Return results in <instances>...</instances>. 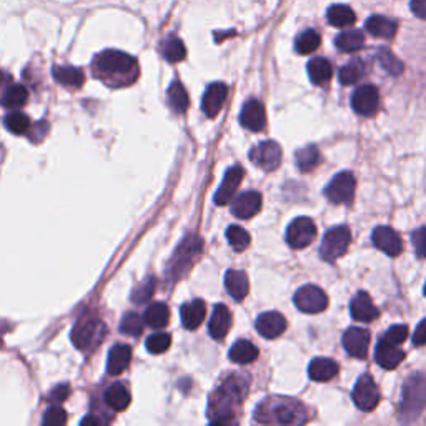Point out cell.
<instances>
[{
  "instance_id": "cell-20",
  "label": "cell",
  "mask_w": 426,
  "mask_h": 426,
  "mask_svg": "<svg viewBox=\"0 0 426 426\" xmlns=\"http://www.w3.org/2000/svg\"><path fill=\"white\" fill-rule=\"evenodd\" d=\"M350 312H352L353 320L363 321V323H371L380 315L378 308L375 307L373 300L366 291H358L352 303H350Z\"/></svg>"
},
{
  "instance_id": "cell-46",
  "label": "cell",
  "mask_w": 426,
  "mask_h": 426,
  "mask_svg": "<svg viewBox=\"0 0 426 426\" xmlns=\"http://www.w3.org/2000/svg\"><path fill=\"white\" fill-rule=\"evenodd\" d=\"M172 345V336L169 333H153L147 340V350L153 355L165 353Z\"/></svg>"
},
{
  "instance_id": "cell-49",
  "label": "cell",
  "mask_w": 426,
  "mask_h": 426,
  "mask_svg": "<svg viewBox=\"0 0 426 426\" xmlns=\"http://www.w3.org/2000/svg\"><path fill=\"white\" fill-rule=\"evenodd\" d=\"M44 425H52V426H62L67 423V413L62 410L60 407H53L49 408L47 413L44 415V420H42Z\"/></svg>"
},
{
  "instance_id": "cell-18",
  "label": "cell",
  "mask_w": 426,
  "mask_h": 426,
  "mask_svg": "<svg viewBox=\"0 0 426 426\" xmlns=\"http://www.w3.org/2000/svg\"><path fill=\"white\" fill-rule=\"evenodd\" d=\"M240 123L250 132H262L266 125L265 107L258 100H248L241 108Z\"/></svg>"
},
{
  "instance_id": "cell-37",
  "label": "cell",
  "mask_w": 426,
  "mask_h": 426,
  "mask_svg": "<svg viewBox=\"0 0 426 426\" xmlns=\"http://www.w3.org/2000/svg\"><path fill=\"white\" fill-rule=\"evenodd\" d=\"M365 44V35L360 31H346L335 39V45L341 52H357Z\"/></svg>"
},
{
  "instance_id": "cell-50",
  "label": "cell",
  "mask_w": 426,
  "mask_h": 426,
  "mask_svg": "<svg viewBox=\"0 0 426 426\" xmlns=\"http://www.w3.org/2000/svg\"><path fill=\"white\" fill-rule=\"evenodd\" d=\"M413 246H415V252L420 258H426V227H420L415 230L411 235Z\"/></svg>"
},
{
  "instance_id": "cell-10",
  "label": "cell",
  "mask_w": 426,
  "mask_h": 426,
  "mask_svg": "<svg viewBox=\"0 0 426 426\" xmlns=\"http://www.w3.org/2000/svg\"><path fill=\"white\" fill-rule=\"evenodd\" d=\"M352 398H353L355 404H357L358 410H361V411H371L378 407L380 391L371 375L365 373L358 378L357 385H355Z\"/></svg>"
},
{
  "instance_id": "cell-7",
  "label": "cell",
  "mask_w": 426,
  "mask_h": 426,
  "mask_svg": "<svg viewBox=\"0 0 426 426\" xmlns=\"http://www.w3.org/2000/svg\"><path fill=\"white\" fill-rule=\"evenodd\" d=\"M200 252H202L200 238L194 235L187 237L177 248V252H175L172 262H170V273H172V277H182L190 269L191 263L195 262V257H198Z\"/></svg>"
},
{
  "instance_id": "cell-32",
  "label": "cell",
  "mask_w": 426,
  "mask_h": 426,
  "mask_svg": "<svg viewBox=\"0 0 426 426\" xmlns=\"http://www.w3.org/2000/svg\"><path fill=\"white\" fill-rule=\"evenodd\" d=\"M308 77H310L312 83H315V85H323V83H327L330 78H332L333 75V69L332 64L327 60V58H313V60L308 62Z\"/></svg>"
},
{
  "instance_id": "cell-11",
  "label": "cell",
  "mask_w": 426,
  "mask_h": 426,
  "mask_svg": "<svg viewBox=\"0 0 426 426\" xmlns=\"http://www.w3.org/2000/svg\"><path fill=\"white\" fill-rule=\"evenodd\" d=\"M250 160L255 165L260 167L265 172H271V170H277L282 162V148L277 142L266 140L258 144L257 147L250 150Z\"/></svg>"
},
{
  "instance_id": "cell-45",
  "label": "cell",
  "mask_w": 426,
  "mask_h": 426,
  "mask_svg": "<svg viewBox=\"0 0 426 426\" xmlns=\"http://www.w3.org/2000/svg\"><path fill=\"white\" fill-rule=\"evenodd\" d=\"M155 287H157V280L152 277L147 278L144 283H140V285L132 291V302L137 305L147 303L148 300L152 298L153 291H155Z\"/></svg>"
},
{
  "instance_id": "cell-19",
  "label": "cell",
  "mask_w": 426,
  "mask_h": 426,
  "mask_svg": "<svg viewBox=\"0 0 426 426\" xmlns=\"http://www.w3.org/2000/svg\"><path fill=\"white\" fill-rule=\"evenodd\" d=\"M262 210V195L258 191H245L233 200L232 213L237 219H252Z\"/></svg>"
},
{
  "instance_id": "cell-23",
  "label": "cell",
  "mask_w": 426,
  "mask_h": 426,
  "mask_svg": "<svg viewBox=\"0 0 426 426\" xmlns=\"http://www.w3.org/2000/svg\"><path fill=\"white\" fill-rule=\"evenodd\" d=\"M207 315V307L203 300H191L189 303H183L180 308L182 323L187 330H197L203 323Z\"/></svg>"
},
{
  "instance_id": "cell-15",
  "label": "cell",
  "mask_w": 426,
  "mask_h": 426,
  "mask_svg": "<svg viewBox=\"0 0 426 426\" xmlns=\"http://www.w3.org/2000/svg\"><path fill=\"white\" fill-rule=\"evenodd\" d=\"M371 240H373V245L377 246L378 250H382L383 253H386L388 257H398V255L403 252L402 238L390 227L375 228Z\"/></svg>"
},
{
  "instance_id": "cell-34",
  "label": "cell",
  "mask_w": 426,
  "mask_h": 426,
  "mask_svg": "<svg viewBox=\"0 0 426 426\" xmlns=\"http://www.w3.org/2000/svg\"><path fill=\"white\" fill-rule=\"evenodd\" d=\"M170 320V310L165 303H153L145 310L144 321L148 325V327L160 330L169 325Z\"/></svg>"
},
{
  "instance_id": "cell-54",
  "label": "cell",
  "mask_w": 426,
  "mask_h": 426,
  "mask_svg": "<svg viewBox=\"0 0 426 426\" xmlns=\"http://www.w3.org/2000/svg\"><path fill=\"white\" fill-rule=\"evenodd\" d=\"M89 423H92V425H100V420H99V418H95V416H85V418L82 420V425H89Z\"/></svg>"
},
{
  "instance_id": "cell-28",
  "label": "cell",
  "mask_w": 426,
  "mask_h": 426,
  "mask_svg": "<svg viewBox=\"0 0 426 426\" xmlns=\"http://www.w3.org/2000/svg\"><path fill=\"white\" fill-rule=\"evenodd\" d=\"M365 27L366 32L373 37H380V39H393L396 31H398V24L383 15H371L366 20Z\"/></svg>"
},
{
  "instance_id": "cell-12",
  "label": "cell",
  "mask_w": 426,
  "mask_h": 426,
  "mask_svg": "<svg viewBox=\"0 0 426 426\" xmlns=\"http://www.w3.org/2000/svg\"><path fill=\"white\" fill-rule=\"evenodd\" d=\"M315 237H316V227L308 216H300V219L293 220L287 230L288 245L295 250L308 246L313 240H315Z\"/></svg>"
},
{
  "instance_id": "cell-38",
  "label": "cell",
  "mask_w": 426,
  "mask_h": 426,
  "mask_svg": "<svg viewBox=\"0 0 426 426\" xmlns=\"http://www.w3.org/2000/svg\"><path fill=\"white\" fill-rule=\"evenodd\" d=\"M320 33L315 31H305L296 37L295 40V49L296 52L302 53V56H308V53H313L316 49L320 47Z\"/></svg>"
},
{
  "instance_id": "cell-6",
  "label": "cell",
  "mask_w": 426,
  "mask_h": 426,
  "mask_svg": "<svg viewBox=\"0 0 426 426\" xmlns=\"http://www.w3.org/2000/svg\"><path fill=\"white\" fill-rule=\"evenodd\" d=\"M103 336V325L97 318H82L75 325L72 330V343L75 348L87 352V350L95 348V345L102 340Z\"/></svg>"
},
{
  "instance_id": "cell-52",
  "label": "cell",
  "mask_w": 426,
  "mask_h": 426,
  "mask_svg": "<svg viewBox=\"0 0 426 426\" xmlns=\"http://www.w3.org/2000/svg\"><path fill=\"white\" fill-rule=\"evenodd\" d=\"M413 343L416 346L426 345V318L416 327L415 333H413Z\"/></svg>"
},
{
  "instance_id": "cell-47",
  "label": "cell",
  "mask_w": 426,
  "mask_h": 426,
  "mask_svg": "<svg viewBox=\"0 0 426 426\" xmlns=\"http://www.w3.org/2000/svg\"><path fill=\"white\" fill-rule=\"evenodd\" d=\"M363 69L358 62H352V64H346L343 69L340 70V82L343 85H353L361 78Z\"/></svg>"
},
{
  "instance_id": "cell-33",
  "label": "cell",
  "mask_w": 426,
  "mask_h": 426,
  "mask_svg": "<svg viewBox=\"0 0 426 426\" xmlns=\"http://www.w3.org/2000/svg\"><path fill=\"white\" fill-rule=\"evenodd\" d=\"M167 97H169V105L172 107L175 114H185L187 108H189V94H187L185 87L180 82L175 80L170 83L169 92H167Z\"/></svg>"
},
{
  "instance_id": "cell-41",
  "label": "cell",
  "mask_w": 426,
  "mask_h": 426,
  "mask_svg": "<svg viewBox=\"0 0 426 426\" xmlns=\"http://www.w3.org/2000/svg\"><path fill=\"white\" fill-rule=\"evenodd\" d=\"M28 94L27 89H25L24 85H10L6 90V94H3L2 97V105L7 108H17V107H22L25 102H27Z\"/></svg>"
},
{
  "instance_id": "cell-31",
  "label": "cell",
  "mask_w": 426,
  "mask_h": 426,
  "mask_svg": "<svg viewBox=\"0 0 426 426\" xmlns=\"http://www.w3.org/2000/svg\"><path fill=\"white\" fill-rule=\"evenodd\" d=\"M228 357L230 360L238 363V365H248V363H253L258 358V348L252 341L240 340L232 346Z\"/></svg>"
},
{
  "instance_id": "cell-25",
  "label": "cell",
  "mask_w": 426,
  "mask_h": 426,
  "mask_svg": "<svg viewBox=\"0 0 426 426\" xmlns=\"http://www.w3.org/2000/svg\"><path fill=\"white\" fill-rule=\"evenodd\" d=\"M340 371V366H338L336 361L330 360V358L318 357L315 360H312L310 366H308V377H310L313 382H330L333 380Z\"/></svg>"
},
{
  "instance_id": "cell-42",
  "label": "cell",
  "mask_w": 426,
  "mask_h": 426,
  "mask_svg": "<svg viewBox=\"0 0 426 426\" xmlns=\"http://www.w3.org/2000/svg\"><path fill=\"white\" fill-rule=\"evenodd\" d=\"M6 127L8 132L15 133V135H24L31 130V119L22 112H12L6 117Z\"/></svg>"
},
{
  "instance_id": "cell-3",
  "label": "cell",
  "mask_w": 426,
  "mask_h": 426,
  "mask_svg": "<svg viewBox=\"0 0 426 426\" xmlns=\"http://www.w3.org/2000/svg\"><path fill=\"white\" fill-rule=\"evenodd\" d=\"M255 420L273 425H303L308 416L303 404L293 398H269L257 408Z\"/></svg>"
},
{
  "instance_id": "cell-24",
  "label": "cell",
  "mask_w": 426,
  "mask_h": 426,
  "mask_svg": "<svg viewBox=\"0 0 426 426\" xmlns=\"http://www.w3.org/2000/svg\"><path fill=\"white\" fill-rule=\"evenodd\" d=\"M232 327V313L225 305H215V310L208 323V332H210L212 338L215 340H221V338L227 336Z\"/></svg>"
},
{
  "instance_id": "cell-2",
  "label": "cell",
  "mask_w": 426,
  "mask_h": 426,
  "mask_svg": "<svg viewBox=\"0 0 426 426\" xmlns=\"http://www.w3.org/2000/svg\"><path fill=\"white\" fill-rule=\"evenodd\" d=\"M246 393H248V378L232 375L225 380L219 390L210 396L208 418L212 423H233L238 404L244 402Z\"/></svg>"
},
{
  "instance_id": "cell-4",
  "label": "cell",
  "mask_w": 426,
  "mask_h": 426,
  "mask_svg": "<svg viewBox=\"0 0 426 426\" xmlns=\"http://www.w3.org/2000/svg\"><path fill=\"white\" fill-rule=\"evenodd\" d=\"M426 408V375H413L404 383L402 413L408 420L418 416Z\"/></svg>"
},
{
  "instance_id": "cell-39",
  "label": "cell",
  "mask_w": 426,
  "mask_h": 426,
  "mask_svg": "<svg viewBox=\"0 0 426 426\" xmlns=\"http://www.w3.org/2000/svg\"><path fill=\"white\" fill-rule=\"evenodd\" d=\"M162 53H164V57L169 62H172V64H177V62H182L183 58L187 56V49L185 45H183V42L178 39V37H169L164 42V47H162Z\"/></svg>"
},
{
  "instance_id": "cell-5",
  "label": "cell",
  "mask_w": 426,
  "mask_h": 426,
  "mask_svg": "<svg viewBox=\"0 0 426 426\" xmlns=\"http://www.w3.org/2000/svg\"><path fill=\"white\" fill-rule=\"evenodd\" d=\"M352 241V233L346 227H333L325 233L320 246V255L325 262L333 263L343 257Z\"/></svg>"
},
{
  "instance_id": "cell-14",
  "label": "cell",
  "mask_w": 426,
  "mask_h": 426,
  "mask_svg": "<svg viewBox=\"0 0 426 426\" xmlns=\"http://www.w3.org/2000/svg\"><path fill=\"white\" fill-rule=\"evenodd\" d=\"M343 346L350 357L358 358V360H365L366 355H368L370 332L358 327L348 328L343 335Z\"/></svg>"
},
{
  "instance_id": "cell-22",
  "label": "cell",
  "mask_w": 426,
  "mask_h": 426,
  "mask_svg": "<svg viewBox=\"0 0 426 426\" xmlns=\"http://www.w3.org/2000/svg\"><path fill=\"white\" fill-rule=\"evenodd\" d=\"M375 360L382 368L385 370H395L404 360V352L398 348V345L390 343L386 340H380L375 352Z\"/></svg>"
},
{
  "instance_id": "cell-30",
  "label": "cell",
  "mask_w": 426,
  "mask_h": 426,
  "mask_svg": "<svg viewBox=\"0 0 426 426\" xmlns=\"http://www.w3.org/2000/svg\"><path fill=\"white\" fill-rule=\"evenodd\" d=\"M130 391L127 390L123 383H114L105 391V402L115 411H123L130 404Z\"/></svg>"
},
{
  "instance_id": "cell-16",
  "label": "cell",
  "mask_w": 426,
  "mask_h": 426,
  "mask_svg": "<svg viewBox=\"0 0 426 426\" xmlns=\"http://www.w3.org/2000/svg\"><path fill=\"white\" fill-rule=\"evenodd\" d=\"M241 180H244V169H241L240 165H235L232 167V169H228L223 177V182H221L220 189L216 190L215 194L216 205L221 207L228 205V203L233 200V195H235L237 189L240 187Z\"/></svg>"
},
{
  "instance_id": "cell-51",
  "label": "cell",
  "mask_w": 426,
  "mask_h": 426,
  "mask_svg": "<svg viewBox=\"0 0 426 426\" xmlns=\"http://www.w3.org/2000/svg\"><path fill=\"white\" fill-rule=\"evenodd\" d=\"M70 395V388L69 385H58L56 390L52 391V393L49 395V400L50 402H56V403H62L65 402L67 396Z\"/></svg>"
},
{
  "instance_id": "cell-40",
  "label": "cell",
  "mask_w": 426,
  "mask_h": 426,
  "mask_svg": "<svg viewBox=\"0 0 426 426\" xmlns=\"http://www.w3.org/2000/svg\"><path fill=\"white\" fill-rule=\"evenodd\" d=\"M227 240L235 252H244L250 245V233L238 225H230L227 228Z\"/></svg>"
},
{
  "instance_id": "cell-35",
  "label": "cell",
  "mask_w": 426,
  "mask_h": 426,
  "mask_svg": "<svg viewBox=\"0 0 426 426\" xmlns=\"http://www.w3.org/2000/svg\"><path fill=\"white\" fill-rule=\"evenodd\" d=\"M328 22L333 25V27H350V25L355 24L357 20V15L348 6H341V3H336V6H332L328 8Z\"/></svg>"
},
{
  "instance_id": "cell-21",
  "label": "cell",
  "mask_w": 426,
  "mask_h": 426,
  "mask_svg": "<svg viewBox=\"0 0 426 426\" xmlns=\"http://www.w3.org/2000/svg\"><path fill=\"white\" fill-rule=\"evenodd\" d=\"M257 330L262 336L273 340V338H278L287 330V320L278 312L262 313L257 318Z\"/></svg>"
},
{
  "instance_id": "cell-9",
  "label": "cell",
  "mask_w": 426,
  "mask_h": 426,
  "mask_svg": "<svg viewBox=\"0 0 426 426\" xmlns=\"http://www.w3.org/2000/svg\"><path fill=\"white\" fill-rule=\"evenodd\" d=\"M293 302L300 312L313 315V313H321L327 310L328 296L320 287L305 285L300 290H296Z\"/></svg>"
},
{
  "instance_id": "cell-36",
  "label": "cell",
  "mask_w": 426,
  "mask_h": 426,
  "mask_svg": "<svg viewBox=\"0 0 426 426\" xmlns=\"http://www.w3.org/2000/svg\"><path fill=\"white\" fill-rule=\"evenodd\" d=\"M320 158L321 157L318 148H316L315 145H308V147L296 152V167H298L303 173H308L318 167Z\"/></svg>"
},
{
  "instance_id": "cell-27",
  "label": "cell",
  "mask_w": 426,
  "mask_h": 426,
  "mask_svg": "<svg viewBox=\"0 0 426 426\" xmlns=\"http://www.w3.org/2000/svg\"><path fill=\"white\" fill-rule=\"evenodd\" d=\"M132 360V348L128 345L119 343L108 353V363H107V371L110 375H120L128 368Z\"/></svg>"
},
{
  "instance_id": "cell-43",
  "label": "cell",
  "mask_w": 426,
  "mask_h": 426,
  "mask_svg": "<svg viewBox=\"0 0 426 426\" xmlns=\"http://www.w3.org/2000/svg\"><path fill=\"white\" fill-rule=\"evenodd\" d=\"M377 57H378L380 65L383 67V70H385V72H388L390 75H395V77L403 72V64L398 60V57H396L395 53L391 52V50L380 49Z\"/></svg>"
},
{
  "instance_id": "cell-13",
  "label": "cell",
  "mask_w": 426,
  "mask_h": 426,
  "mask_svg": "<svg viewBox=\"0 0 426 426\" xmlns=\"http://www.w3.org/2000/svg\"><path fill=\"white\" fill-rule=\"evenodd\" d=\"M352 107L358 115L373 117L380 107V94L375 85H363L352 97Z\"/></svg>"
},
{
  "instance_id": "cell-48",
  "label": "cell",
  "mask_w": 426,
  "mask_h": 426,
  "mask_svg": "<svg viewBox=\"0 0 426 426\" xmlns=\"http://www.w3.org/2000/svg\"><path fill=\"white\" fill-rule=\"evenodd\" d=\"M408 327H404V325H395V327L388 328V332L385 333V336H383V340L390 341V343L393 345H402L404 340L408 338Z\"/></svg>"
},
{
  "instance_id": "cell-53",
  "label": "cell",
  "mask_w": 426,
  "mask_h": 426,
  "mask_svg": "<svg viewBox=\"0 0 426 426\" xmlns=\"http://www.w3.org/2000/svg\"><path fill=\"white\" fill-rule=\"evenodd\" d=\"M411 12L420 19L426 20V0H411Z\"/></svg>"
},
{
  "instance_id": "cell-26",
  "label": "cell",
  "mask_w": 426,
  "mask_h": 426,
  "mask_svg": "<svg viewBox=\"0 0 426 426\" xmlns=\"http://www.w3.org/2000/svg\"><path fill=\"white\" fill-rule=\"evenodd\" d=\"M225 288L233 300L241 302L246 295H248L250 283L248 277H246L245 271L241 270H228L225 275Z\"/></svg>"
},
{
  "instance_id": "cell-1",
  "label": "cell",
  "mask_w": 426,
  "mask_h": 426,
  "mask_svg": "<svg viewBox=\"0 0 426 426\" xmlns=\"http://www.w3.org/2000/svg\"><path fill=\"white\" fill-rule=\"evenodd\" d=\"M94 75L110 87L130 85L139 77L137 60L120 50H105L92 62Z\"/></svg>"
},
{
  "instance_id": "cell-44",
  "label": "cell",
  "mask_w": 426,
  "mask_h": 426,
  "mask_svg": "<svg viewBox=\"0 0 426 426\" xmlns=\"http://www.w3.org/2000/svg\"><path fill=\"white\" fill-rule=\"evenodd\" d=\"M144 323L145 321L137 313H125L120 321V330L128 336H139L144 332Z\"/></svg>"
},
{
  "instance_id": "cell-17",
  "label": "cell",
  "mask_w": 426,
  "mask_h": 426,
  "mask_svg": "<svg viewBox=\"0 0 426 426\" xmlns=\"http://www.w3.org/2000/svg\"><path fill=\"white\" fill-rule=\"evenodd\" d=\"M227 95H228V89L225 83L215 82V83H212V85H208L205 94H203V99H202L203 114H205L207 117H210V119L219 115L221 107H223L225 100H227Z\"/></svg>"
},
{
  "instance_id": "cell-8",
  "label": "cell",
  "mask_w": 426,
  "mask_h": 426,
  "mask_svg": "<svg viewBox=\"0 0 426 426\" xmlns=\"http://www.w3.org/2000/svg\"><path fill=\"white\" fill-rule=\"evenodd\" d=\"M355 187H357V180H355L352 172H341L333 177V180L328 183L325 195L332 203L336 205H350L355 197Z\"/></svg>"
},
{
  "instance_id": "cell-29",
  "label": "cell",
  "mask_w": 426,
  "mask_h": 426,
  "mask_svg": "<svg viewBox=\"0 0 426 426\" xmlns=\"http://www.w3.org/2000/svg\"><path fill=\"white\" fill-rule=\"evenodd\" d=\"M52 74L58 83L70 87V89H78V87H82L83 82H85V75H83L82 70L77 69V67L57 65L53 67Z\"/></svg>"
},
{
  "instance_id": "cell-55",
  "label": "cell",
  "mask_w": 426,
  "mask_h": 426,
  "mask_svg": "<svg viewBox=\"0 0 426 426\" xmlns=\"http://www.w3.org/2000/svg\"><path fill=\"white\" fill-rule=\"evenodd\" d=\"M425 295H426V283H425Z\"/></svg>"
}]
</instances>
